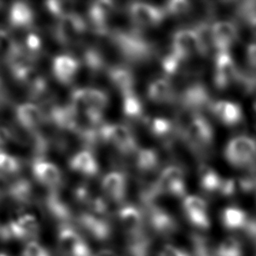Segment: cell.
Segmentation results:
<instances>
[{
  "mask_svg": "<svg viewBox=\"0 0 256 256\" xmlns=\"http://www.w3.org/2000/svg\"><path fill=\"white\" fill-rule=\"evenodd\" d=\"M107 37L120 56L131 64L147 63L156 53L154 44L146 39L141 30L135 27L111 29Z\"/></svg>",
  "mask_w": 256,
  "mask_h": 256,
  "instance_id": "obj_1",
  "label": "cell"
},
{
  "mask_svg": "<svg viewBox=\"0 0 256 256\" xmlns=\"http://www.w3.org/2000/svg\"><path fill=\"white\" fill-rule=\"evenodd\" d=\"M189 150L197 157H205L209 154L214 141V132L210 122L202 115L192 117L179 137Z\"/></svg>",
  "mask_w": 256,
  "mask_h": 256,
  "instance_id": "obj_2",
  "label": "cell"
},
{
  "mask_svg": "<svg viewBox=\"0 0 256 256\" xmlns=\"http://www.w3.org/2000/svg\"><path fill=\"white\" fill-rule=\"evenodd\" d=\"M226 161L239 169L256 167V138L239 135L230 139L224 149Z\"/></svg>",
  "mask_w": 256,
  "mask_h": 256,
  "instance_id": "obj_3",
  "label": "cell"
},
{
  "mask_svg": "<svg viewBox=\"0 0 256 256\" xmlns=\"http://www.w3.org/2000/svg\"><path fill=\"white\" fill-rule=\"evenodd\" d=\"M101 142L112 146L123 156L135 155L138 144L130 128L120 123H103L99 129Z\"/></svg>",
  "mask_w": 256,
  "mask_h": 256,
  "instance_id": "obj_4",
  "label": "cell"
},
{
  "mask_svg": "<svg viewBox=\"0 0 256 256\" xmlns=\"http://www.w3.org/2000/svg\"><path fill=\"white\" fill-rule=\"evenodd\" d=\"M68 103L75 112L80 114L87 112L103 114L109 105V96L99 88L77 87L70 93Z\"/></svg>",
  "mask_w": 256,
  "mask_h": 256,
  "instance_id": "obj_5",
  "label": "cell"
},
{
  "mask_svg": "<svg viewBox=\"0 0 256 256\" xmlns=\"http://www.w3.org/2000/svg\"><path fill=\"white\" fill-rule=\"evenodd\" d=\"M88 26L87 20L77 12H74L56 21L53 29V36L62 46H74L79 44L84 38Z\"/></svg>",
  "mask_w": 256,
  "mask_h": 256,
  "instance_id": "obj_6",
  "label": "cell"
},
{
  "mask_svg": "<svg viewBox=\"0 0 256 256\" xmlns=\"http://www.w3.org/2000/svg\"><path fill=\"white\" fill-rule=\"evenodd\" d=\"M213 101L210 91L203 83L193 82L177 93L176 103L180 110L192 114H202V111L210 109Z\"/></svg>",
  "mask_w": 256,
  "mask_h": 256,
  "instance_id": "obj_7",
  "label": "cell"
},
{
  "mask_svg": "<svg viewBox=\"0 0 256 256\" xmlns=\"http://www.w3.org/2000/svg\"><path fill=\"white\" fill-rule=\"evenodd\" d=\"M17 126L23 131L34 133L47 122L46 112L41 104L33 101L19 103L14 110Z\"/></svg>",
  "mask_w": 256,
  "mask_h": 256,
  "instance_id": "obj_8",
  "label": "cell"
},
{
  "mask_svg": "<svg viewBox=\"0 0 256 256\" xmlns=\"http://www.w3.org/2000/svg\"><path fill=\"white\" fill-rule=\"evenodd\" d=\"M30 168L35 181L47 190H59L63 185L64 177L60 167L45 157H35Z\"/></svg>",
  "mask_w": 256,
  "mask_h": 256,
  "instance_id": "obj_9",
  "label": "cell"
},
{
  "mask_svg": "<svg viewBox=\"0 0 256 256\" xmlns=\"http://www.w3.org/2000/svg\"><path fill=\"white\" fill-rule=\"evenodd\" d=\"M127 11L135 28L139 30L159 26L167 16L162 7L145 2H133L129 4Z\"/></svg>",
  "mask_w": 256,
  "mask_h": 256,
  "instance_id": "obj_10",
  "label": "cell"
},
{
  "mask_svg": "<svg viewBox=\"0 0 256 256\" xmlns=\"http://www.w3.org/2000/svg\"><path fill=\"white\" fill-rule=\"evenodd\" d=\"M57 246L62 256H92L87 242L70 224H61L57 235Z\"/></svg>",
  "mask_w": 256,
  "mask_h": 256,
  "instance_id": "obj_11",
  "label": "cell"
},
{
  "mask_svg": "<svg viewBox=\"0 0 256 256\" xmlns=\"http://www.w3.org/2000/svg\"><path fill=\"white\" fill-rule=\"evenodd\" d=\"M155 186L161 195L168 194L175 197H184L186 184L183 168L177 164L166 166L155 180Z\"/></svg>",
  "mask_w": 256,
  "mask_h": 256,
  "instance_id": "obj_12",
  "label": "cell"
},
{
  "mask_svg": "<svg viewBox=\"0 0 256 256\" xmlns=\"http://www.w3.org/2000/svg\"><path fill=\"white\" fill-rule=\"evenodd\" d=\"M239 69L229 51H219L214 56L213 82L217 89L225 90L235 83Z\"/></svg>",
  "mask_w": 256,
  "mask_h": 256,
  "instance_id": "obj_13",
  "label": "cell"
},
{
  "mask_svg": "<svg viewBox=\"0 0 256 256\" xmlns=\"http://www.w3.org/2000/svg\"><path fill=\"white\" fill-rule=\"evenodd\" d=\"M116 9L115 3L109 0H98L92 2L87 9V22L95 33L108 36L110 32L109 21Z\"/></svg>",
  "mask_w": 256,
  "mask_h": 256,
  "instance_id": "obj_14",
  "label": "cell"
},
{
  "mask_svg": "<svg viewBox=\"0 0 256 256\" xmlns=\"http://www.w3.org/2000/svg\"><path fill=\"white\" fill-rule=\"evenodd\" d=\"M170 47L187 61L194 55L204 56L199 37L192 27L177 29L172 34Z\"/></svg>",
  "mask_w": 256,
  "mask_h": 256,
  "instance_id": "obj_15",
  "label": "cell"
},
{
  "mask_svg": "<svg viewBox=\"0 0 256 256\" xmlns=\"http://www.w3.org/2000/svg\"><path fill=\"white\" fill-rule=\"evenodd\" d=\"M80 68L81 61L68 53L55 55L51 63L52 74L55 80L62 85H69L73 83Z\"/></svg>",
  "mask_w": 256,
  "mask_h": 256,
  "instance_id": "obj_16",
  "label": "cell"
},
{
  "mask_svg": "<svg viewBox=\"0 0 256 256\" xmlns=\"http://www.w3.org/2000/svg\"><path fill=\"white\" fill-rule=\"evenodd\" d=\"M144 215L150 228L160 236L170 237L178 231L176 219L158 205L146 208Z\"/></svg>",
  "mask_w": 256,
  "mask_h": 256,
  "instance_id": "obj_17",
  "label": "cell"
},
{
  "mask_svg": "<svg viewBox=\"0 0 256 256\" xmlns=\"http://www.w3.org/2000/svg\"><path fill=\"white\" fill-rule=\"evenodd\" d=\"M213 49L216 52L229 51L230 47L239 38V29L235 22L219 20L211 25Z\"/></svg>",
  "mask_w": 256,
  "mask_h": 256,
  "instance_id": "obj_18",
  "label": "cell"
},
{
  "mask_svg": "<svg viewBox=\"0 0 256 256\" xmlns=\"http://www.w3.org/2000/svg\"><path fill=\"white\" fill-rule=\"evenodd\" d=\"M209 111L218 121L230 128H237L244 122L242 108L236 102L228 100L213 101Z\"/></svg>",
  "mask_w": 256,
  "mask_h": 256,
  "instance_id": "obj_19",
  "label": "cell"
},
{
  "mask_svg": "<svg viewBox=\"0 0 256 256\" xmlns=\"http://www.w3.org/2000/svg\"><path fill=\"white\" fill-rule=\"evenodd\" d=\"M77 222L85 232L97 241H106L111 236V225L105 217L85 211L77 216Z\"/></svg>",
  "mask_w": 256,
  "mask_h": 256,
  "instance_id": "obj_20",
  "label": "cell"
},
{
  "mask_svg": "<svg viewBox=\"0 0 256 256\" xmlns=\"http://www.w3.org/2000/svg\"><path fill=\"white\" fill-rule=\"evenodd\" d=\"M100 187L106 199L114 203H122L127 192V177L122 171H110L106 173L100 183Z\"/></svg>",
  "mask_w": 256,
  "mask_h": 256,
  "instance_id": "obj_21",
  "label": "cell"
},
{
  "mask_svg": "<svg viewBox=\"0 0 256 256\" xmlns=\"http://www.w3.org/2000/svg\"><path fill=\"white\" fill-rule=\"evenodd\" d=\"M148 132L155 138L162 141L167 147L178 139L174 121L165 117H145L143 120Z\"/></svg>",
  "mask_w": 256,
  "mask_h": 256,
  "instance_id": "obj_22",
  "label": "cell"
},
{
  "mask_svg": "<svg viewBox=\"0 0 256 256\" xmlns=\"http://www.w3.org/2000/svg\"><path fill=\"white\" fill-rule=\"evenodd\" d=\"M146 96L152 103L159 105L175 104L177 101V92L171 81L165 77L151 81L147 86Z\"/></svg>",
  "mask_w": 256,
  "mask_h": 256,
  "instance_id": "obj_23",
  "label": "cell"
},
{
  "mask_svg": "<svg viewBox=\"0 0 256 256\" xmlns=\"http://www.w3.org/2000/svg\"><path fill=\"white\" fill-rule=\"evenodd\" d=\"M69 168L85 177H95L99 174V163L90 149H81L75 152L68 160Z\"/></svg>",
  "mask_w": 256,
  "mask_h": 256,
  "instance_id": "obj_24",
  "label": "cell"
},
{
  "mask_svg": "<svg viewBox=\"0 0 256 256\" xmlns=\"http://www.w3.org/2000/svg\"><path fill=\"white\" fill-rule=\"evenodd\" d=\"M43 206L48 214L61 224H69L73 217V211L69 204L62 198L58 190H47L43 198Z\"/></svg>",
  "mask_w": 256,
  "mask_h": 256,
  "instance_id": "obj_25",
  "label": "cell"
},
{
  "mask_svg": "<svg viewBox=\"0 0 256 256\" xmlns=\"http://www.w3.org/2000/svg\"><path fill=\"white\" fill-rule=\"evenodd\" d=\"M7 19L12 28L30 31L35 23L36 15L34 9L28 3L14 2L8 9Z\"/></svg>",
  "mask_w": 256,
  "mask_h": 256,
  "instance_id": "obj_26",
  "label": "cell"
},
{
  "mask_svg": "<svg viewBox=\"0 0 256 256\" xmlns=\"http://www.w3.org/2000/svg\"><path fill=\"white\" fill-rule=\"evenodd\" d=\"M117 215L126 236L145 231V216L139 208L129 204L123 205L118 210Z\"/></svg>",
  "mask_w": 256,
  "mask_h": 256,
  "instance_id": "obj_27",
  "label": "cell"
},
{
  "mask_svg": "<svg viewBox=\"0 0 256 256\" xmlns=\"http://www.w3.org/2000/svg\"><path fill=\"white\" fill-rule=\"evenodd\" d=\"M5 195L15 204L28 206L36 201V193L33 184L24 178L14 180L6 188Z\"/></svg>",
  "mask_w": 256,
  "mask_h": 256,
  "instance_id": "obj_28",
  "label": "cell"
},
{
  "mask_svg": "<svg viewBox=\"0 0 256 256\" xmlns=\"http://www.w3.org/2000/svg\"><path fill=\"white\" fill-rule=\"evenodd\" d=\"M106 75L111 85L118 90L121 95L129 91H133L135 78L128 67L122 65L108 66Z\"/></svg>",
  "mask_w": 256,
  "mask_h": 256,
  "instance_id": "obj_29",
  "label": "cell"
},
{
  "mask_svg": "<svg viewBox=\"0 0 256 256\" xmlns=\"http://www.w3.org/2000/svg\"><path fill=\"white\" fill-rule=\"evenodd\" d=\"M122 113L131 123L143 122L145 118L143 104L134 90L122 94Z\"/></svg>",
  "mask_w": 256,
  "mask_h": 256,
  "instance_id": "obj_30",
  "label": "cell"
},
{
  "mask_svg": "<svg viewBox=\"0 0 256 256\" xmlns=\"http://www.w3.org/2000/svg\"><path fill=\"white\" fill-rule=\"evenodd\" d=\"M248 214L241 208L231 206L226 207L221 212V221L223 226L229 231L242 232L249 220Z\"/></svg>",
  "mask_w": 256,
  "mask_h": 256,
  "instance_id": "obj_31",
  "label": "cell"
},
{
  "mask_svg": "<svg viewBox=\"0 0 256 256\" xmlns=\"http://www.w3.org/2000/svg\"><path fill=\"white\" fill-rule=\"evenodd\" d=\"M199 185L203 192L208 194L220 193L223 179L212 167L201 164L198 168Z\"/></svg>",
  "mask_w": 256,
  "mask_h": 256,
  "instance_id": "obj_32",
  "label": "cell"
},
{
  "mask_svg": "<svg viewBox=\"0 0 256 256\" xmlns=\"http://www.w3.org/2000/svg\"><path fill=\"white\" fill-rule=\"evenodd\" d=\"M134 156L136 169L143 174L152 173L159 167V153L153 148H139Z\"/></svg>",
  "mask_w": 256,
  "mask_h": 256,
  "instance_id": "obj_33",
  "label": "cell"
},
{
  "mask_svg": "<svg viewBox=\"0 0 256 256\" xmlns=\"http://www.w3.org/2000/svg\"><path fill=\"white\" fill-rule=\"evenodd\" d=\"M21 52V45L3 28H0V64L9 65Z\"/></svg>",
  "mask_w": 256,
  "mask_h": 256,
  "instance_id": "obj_34",
  "label": "cell"
},
{
  "mask_svg": "<svg viewBox=\"0 0 256 256\" xmlns=\"http://www.w3.org/2000/svg\"><path fill=\"white\" fill-rule=\"evenodd\" d=\"M187 60L176 53L171 47L160 58V66L165 78L169 79L182 72Z\"/></svg>",
  "mask_w": 256,
  "mask_h": 256,
  "instance_id": "obj_35",
  "label": "cell"
},
{
  "mask_svg": "<svg viewBox=\"0 0 256 256\" xmlns=\"http://www.w3.org/2000/svg\"><path fill=\"white\" fill-rule=\"evenodd\" d=\"M151 248V239L146 230L126 236V251L129 256H148Z\"/></svg>",
  "mask_w": 256,
  "mask_h": 256,
  "instance_id": "obj_36",
  "label": "cell"
},
{
  "mask_svg": "<svg viewBox=\"0 0 256 256\" xmlns=\"http://www.w3.org/2000/svg\"><path fill=\"white\" fill-rule=\"evenodd\" d=\"M20 45L25 56L34 62L43 55L45 49L41 34L35 30L28 31L24 41L20 43Z\"/></svg>",
  "mask_w": 256,
  "mask_h": 256,
  "instance_id": "obj_37",
  "label": "cell"
},
{
  "mask_svg": "<svg viewBox=\"0 0 256 256\" xmlns=\"http://www.w3.org/2000/svg\"><path fill=\"white\" fill-rule=\"evenodd\" d=\"M22 167L23 164L19 157L0 149V177H15L21 172Z\"/></svg>",
  "mask_w": 256,
  "mask_h": 256,
  "instance_id": "obj_38",
  "label": "cell"
},
{
  "mask_svg": "<svg viewBox=\"0 0 256 256\" xmlns=\"http://www.w3.org/2000/svg\"><path fill=\"white\" fill-rule=\"evenodd\" d=\"M82 64H84L92 74H99L103 71L106 72L108 68L101 52L97 48L93 47H88L84 50L82 55Z\"/></svg>",
  "mask_w": 256,
  "mask_h": 256,
  "instance_id": "obj_39",
  "label": "cell"
},
{
  "mask_svg": "<svg viewBox=\"0 0 256 256\" xmlns=\"http://www.w3.org/2000/svg\"><path fill=\"white\" fill-rule=\"evenodd\" d=\"M214 256H243L242 244L235 237H226L215 249Z\"/></svg>",
  "mask_w": 256,
  "mask_h": 256,
  "instance_id": "obj_40",
  "label": "cell"
},
{
  "mask_svg": "<svg viewBox=\"0 0 256 256\" xmlns=\"http://www.w3.org/2000/svg\"><path fill=\"white\" fill-rule=\"evenodd\" d=\"M44 6L47 12L57 20L75 12L74 3L71 1H48Z\"/></svg>",
  "mask_w": 256,
  "mask_h": 256,
  "instance_id": "obj_41",
  "label": "cell"
},
{
  "mask_svg": "<svg viewBox=\"0 0 256 256\" xmlns=\"http://www.w3.org/2000/svg\"><path fill=\"white\" fill-rule=\"evenodd\" d=\"M188 222L200 230H207L211 226V221L208 215V209H197L183 211Z\"/></svg>",
  "mask_w": 256,
  "mask_h": 256,
  "instance_id": "obj_42",
  "label": "cell"
},
{
  "mask_svg": "<svg viewBox=\"0 0 256 256\" xmlns=\"http://www.w3.org/2000/svg\"><path fill=\"white\" fill-rule=\"evenodd\" d=\"M166 15L181 17L187 15L191 11V2L187 0H171L165 3L163 7Z\"/></svg>",
  "mask_w": 256,
  "mask_h": 256,
  "instance_id": "obj_43",
  "label": "cell"
},
{
  "mask_svg": "<svg viewBox=\"0 0 256 256\" xmlns=\"http://www.w3.org/2000/svg\"><path fill=\"white\" fill-rule=\"evenodd\" d=\"M191 243L193 248V256H214L207 240L200 234L191 235Z\"/></svg>",
  "mask_w": 256,
  "mask_h": 256,
  "instance_id": "obj_44",
  "label": "cell"
},
{
  "mask_svg": "<svg viewBox=\"0 0 256 256\" xmlns=\"http://www.w3.org/2000/svg\"><path fill=\"white\" fill-rule=\"evenodd\" d=\"M21 256H51L50 252L37 241L27 242L21 252Z\"/></svg>",
  "mask_w": 256,
  "mask_h": 256,
  "instance_id": "obj_45",
  "label": "cell"
},
{
  "mask_svg": "<svg viewBox=\"0 0 256 256\" xmlns=\"http://www.w3.org/2000/svg\"><path fill=\"white\" fill-rule=\"evenodd\" d=\"M242 232L256 246V217H249V220Z\"/></svg>",
  "mask_w": 256,
  "mask_h": 256,
  "instance_id": "obj_46",
  "label": "cell"
},
{
  "mask_svg": "<svg viewBox=\"0 0 256 256\" xmlns=\"http://www.w3.org/2000/svg\"><path fill=\"white\" fill-rule=\"evenodd\" d=\"M158 256H191V255L183 249H180L171 244H167L159 252Z\"/></svg>",
  "mask_w": 256,
  "mask_h": 256,
  "instance_id": "obj_47",
  "label": "cell"
},
{
  "mask_svg": "<svg viewBox=\"0 0 256 256\" xmlns=\"http://www.w3.org/2000/svg\"><path fill=\"white\" fill-rule=\"evenodd\" d=\"M246 60L251 70L256 72V42L250 43L247 45Z\"/></svg>",
  "mask_w": 256,
  "mask_h": 256,
  "instance_id": "obj_48",
  "label": "cell"
},
{
  "mask_svg": "<svg viewBox=\"0 0 256 256\" xmlns=\"http://www.w3.org/2000/svg\"><path fill=\"white\" fill-rule=\"evenodd\" d=\"M8 102H9L8 89H7L4 81L0 77V109L5 107Z\"/></svg>",
  "mask_w": 256,
  "mask_h": 256,
  "instance_id": "obj_49",
  "label": "cell"
},
{
  "mask_svg": "<svg viewBox=\"0 0 256 256\" xmlns=\"http://www.w3.org/2000/svg\"><path fill=\"white\" fill-rule=\"evenodd\" d=\"M244 23L248 26V28L250 29L251 33L253 34V36L256 38V14L250 16L249 18H247Z\"/></svg>",
  "mask_w": 256,
  "mask_h": 256,
  "instance_id": "obj_50",
  "label": "cell"
},
{
  "mask_svg": "<svg viewBox=\"0 0 256 256\" xmlns=\"http://www.w3.org/2000/svg\"><path fill=\"white\" fill-rule=\"evenodd\" d=\"M92 256H119V255L117 253H115L114 251H112V250L103 249V250H100L97 253L93 254Z\"/></svg>",
  "mask_w": 256,
  "mask_h": 256,
  "instance_id": "obj_51",
  "label": "cell"
},
{
  "mask_svg": "<svg viewBox=\"0 0 256 256\" xmlns=\"http://www.w3.org/2000/svg\"><path fill=\"white\" fill-rule=\"evenodd\" d=\"M0 256H8L6 253H3V252H0Z\"/></svg>",
  "mask_w": 256,
  "mask_h": 256,
  "instance_id": "obj_52",
  "label": "cell"
},
{
  "mask_svg": "<svg viewBox=\"0 0 256 256\" xmlns=\"http://www.w3.org/2000/svg\"><path fill=\"white\" fill-rule=\"evenodd\" d=\"M1 196H2V190H1V188H0V198H1Z\"/></svg>",
  "mask_w": 256,
  "mask_h": 256,
  "instance_id": "obj_53",
  "label": "cell"
}]
</instances>
